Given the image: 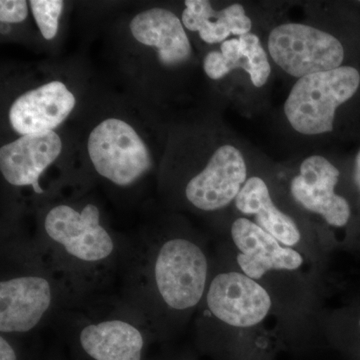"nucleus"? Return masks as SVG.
Listing matches in <instances>:
<instances>
[{
	"instance_id": "obj_11",
	"label": "nucleus",
	"mask_w": 360,
	"mask_h": 360,
	"mask_svg": "<svg viewBox=\"0 0 360 360\" xmlns=\"http://www.w3.org/2000/svg\"><path fill=\"white\" fill-rule=\"evenodd\" d=\"M87 153L99 176L115 186L139 184L153 167L146 141L127 120L108 117L90 131Z\"/></svg>"
},
{
	"instance_id": "obj_6",
	"label": "nucleus",
	"mask_w": 360,
	"mask_h": 360,
	"mask_svg": "<svg viewBox=\"0 0 360 360\" xmlns=\"http://www.w3.org/2000/svg\"><path fill=\"white\" fill-rule=\"evenodd\" d=\"M201 307L225 331L215 347L222 359H274L277 345L265 335L264 326L283 309L262 284L229 265L212 272Z\"/></svg>"
},
{
	"instance_id": "obj_1",
	"label": "nucleus",
	"mask_w": 360,
	"mask_h": 360,
	"mask_svg": "<svg viewBox=\"0 0 360 360\" xmlns=\"http://www.w3.org/2000/svg\"><path fill=\"white\" fill-rule=\"evenodd\" d=\"M213 272L203 241L170 231L146 245L132 276V295L146 324L179 328L202 304Z\"/></svg>"
},
{
	"instance_id": "obj_7",
	"label": "nucleus",
	"mask_w": 360,
	"mask_h": 360,
	"mask_svg": "<svg viewBox=\"0 0 360 360\" xmlns=\"http://www.w3.org/2000/svg\"><path fill=\"white\" fill-rule=\"evenodd\" d=\"M231 266L265 286L281 307L290 298L302 300V291L312 288L310 270L317 264L245 217L232 214L227 227Z\"/></svg>"
},
{
	"instance_id": "obj_2",
	"label": "nucleus",
	"mask_w": 360,
	"mask_h": 360,
	"mask_svg": "<svg viewBox=\"0 0 360 360\" xmlns=\"http://www.w3.org/2000/svg\"><path fill=\"white\" fill-rule=\"evenodd\" d=\"M266 158L224 125L210 123L189 130L177 160V200L200 214L233 213L241 189Z\"/></svg>"
},
{
	"instance_id": "obj_5",
	"label": "nucleus",
	"mask_w": 360,
	"mask_h": 360,
	"mask_svg": "<svg viewBox=\"0 0 360 360\" xmlns=\"http://www.w3.org/2000/svg\"><path fill=\"white\" fill-rule=\"evenodd\" d=\"M281 123L307 144L360 142V59L295 80L281 106Z\"/></svg>"
},
{
	"instance_id": "obj_4",
	"label": "nucleus",
	"mask_w": 360,
	"mask_h": 360,
	"mask_svg": "<svg viewBox=\"0 0 360 360\" xmlns=\"http://www.w3.org/2000/svg\"><path fill=\"white\" fill-rule=\"evenodd\" d=\"M328 16L311 11L310 20L281 18L267 32L270 60L292 79L335 70L360 59V6L356 1L328 4Z\"/></svg>"
},
{
	"instance_id": "obj_10",
	"label": "nucleus",
	"mask_w": 360,
	"mask_h": 360,
	"mask_svg": "<svg viewBox=\"0 0 360 360\" xmlns=\"http://www.w3.org/2000/svg\"><path fill=\"white\" fill-rule=\"evenodd\" d=\"M202 70L212 82L231 84L229 94L245 113H250L264 104L276 68L260 35L250 33L206 52Z\"/></svg>"
},
{
	"instance_id": "obj_18",
	"label": "nucleus",
	"mask_w": 360,
	"mask_h": 360,
	"mask_svg": "<svg viewBox=\"0 0 360 360\" xmlns=\"http://www.w3.org/2000/svg\"><path fill=\"white\" fill-rule=\"evenodd\" d=\"M328 342L347 360H360V300L341 307L328 322Z\"/></svg>"
},
{
	"instance_id": "obj_3",
	"label": "nucleus",
	"mask_w": 360,
	"mask_h": 360,
	"mask_svg": "<svg viewBox=\"0 0 360 360\" xmlns=\"http://www.w3.org/2000/svg\"><path fill=\"white\" fill-rule=\"evenodd\" d=\"M277 182L326 252L360 248V210L348 174V156L311 153L276 165Z\"/></svg>"
},
{
	"instance_id": "obj_17",
	"label": "nucleus",
	"mask_w": 360,
	"mask_h": 360,
	"mask_svg": "<svg viewBox=\"0 0 360 360\" xmlns=\"http://www.w3.org/2000/svg\"><path fill=\"white\" fill-rule=\"evenodd\" d=\"M130 32L139 44L155 49L161 65L186 68L193 59V49L181 18L161 7L139 13L130 21Z\"/></svg>"
},
{
	"instance_id": "obj_19",
	"label": "nucleus",
	"mask_w": 360,
	"mask_h": 360,
	"mask_svg": "<svg viewBox=\"0 0 360 360\" xmlns=\"http://www.w3.org/2000/svg\"><path fill=\"white\" fill-rule=\"evenodd\" d=\"M28 4L42 37L46 40L53 39L58 32L59 18L65 2L61 0H30Z\"/></svg>"
},
{
	"instance_id": "obj_13",
	"label": "nucleus",
	"mask_w": 360,
	"mask_h": 360,
	"mask_svg": "<svg viewBox=\"0 0 360 360\" xmlns=\"http://www.w3.org/2000/svg\"><path fill=\"white\" fill-rule=\"evenodd\" d=\"M56 300V285L44 272L4 277L0 281V333H30L44 321Z\"/></svg>"
},
{
	"instance_id": "obj_12",
	"label": "nucleus",
	"mask_w": 360,
	"mask_h": 360,
	"mask_svg": "<svg viewBox=\"0 0 360 360\" xmlns=\"http://www.w3.org/2000/svg\"><path fill=\"white\" fill-rule=\"evenodd\" d=\"M281 13L274 4L231 2L217 9L208 0H186L180 18L187 32L196 33L202 44L214 49L231 37L258 33L259 26L269 30Z\"/></svg>"
},
{
	"instance_id": "obj_22",
	"label": "nucleus",
	"mask_w": 360,
	"mask_h": 360,
	"mask_svg": "<svg viewBox=\"0 0 360 360\" xmlns=\"http://www.w3.org/2000/svg\"><path fill=\"white\" fill-rule=\"evenodd\" d=\"M0 360H18L15 349L11 342L7 340L6 336H0Z\"/></svg>"
},
{
	"instance_id": "obj_15",
	"label": "nucleus",
	"mask_w": 360,
	"mask_h": 360,
	"mask_svg": "<svg viewBox=\"0 0 360 360\" xmlns=\"http://www.w3.org/2000/svg\"><path fill=\"white\" fill-rule=\"evenodd\" d=\"M61 151L63 141L56 132L22 135L0 148V172L11 186L44 194L40 179Z\"/></svg>"
},
{
	"instance_id": "obj_23",
	"label": "nucleus",
	"mask_w": 360,
	"mask_h": 360,
	"mask_svg": "<svg viewBox=\"0 0 360 360\" xmlns=\"http://www.w3.org/2000/svg\"><path fill=\"white\" fill-rule=\"evenodd\" d=\"M357 2V4H359V6H360V1H356Z\"/></svg>"
},
{
	"instance_id": "obj_9",
	"label": "nucleus",
	"mask_w": 360,
	"mask_h": 360,
	"mask_svg": "<svg viewBox=\"0 0 360 360\" xmlns=\"http://www.w3.org/2000/svg\"><path fill=\"white\" fill-rule=\"evenodd\" d=\"M232 214L245 217L319 264L326 251L316 234L290 203L277 182L276 163L266 158L250 175L234 201Z\"/></svg>"
},
{
	"instance_id": "obj_14",
	"label": "nucleus",
	"mask_w": 360,
	"mask_h": 360,
	"mask_svg": "<svg viewBox=\"0 0 360 360\" xmlns=\"http://www.w3.org/2000/svg\"><path fill=\"white\" fill-rule=\"evenodd\" d=\"M142 317L111 314L85 321L78 329L77 345L87 360H142L146 347Z\"/></svg>"
},
{
	"instance_id": "obj_8",
	"label": "nucleus",
	"mask_w": 360,
	"mask_h": 360,
	"mask_svg": "<svg viewBox=\"0 0 360 360\" xmlns=\"http://www.w3.org/2000/svg\"><path fill=\"white\" fill-rule=\"evenodd\" d=\"M42 240L54 264L71 274L101 269L117 253V243L92 202L58 203L49 208L42 220Z\"/></svg>"
},
{
	"instance_id": "obj_21",
	"label": "nucleus",
	"mask_w": 360,
	"mask_h": 360,
	"mask_svg": "<svg viewBox=\"0 0 360 360\" xmlns=\"http://www.w3.org/2000/svg\"><path fill=\"white\" fill-rule=\"evenodd\" d=\"M348 174L360 210V142L354 155L348 156Z\"/></svg>"
},
{
	"instance_id": "obj_20",
	"label": "nucleus",
	"mask_w": 360,
	"mask_h": 360,
	"mask_svg": "<svg viewBox=\"0 0 360 360\" xmlns=\"http://www.w3.org/2000/svg\"><path fill=\"white\" fill-rule=\"evenodd\" d=\"M28 6L25 0H1L0 21L7 25L23 22L28 16Z\"/></svg>"
},
{
	"instance_id": "obj_16",
	"label": "nucleus",
	"mask_w": 360,
	"mask_h": 360,
	"mask_svg": "<svg viewBox=\"0 0 360 360\" xmlns=\"http://www.w3.org/2000/svg\"><path fill=\"white\" fill-rule=\"evenodd\" d=\"M77 98L63 82L52 80L27 90L9 108L11 129L22 135L54 131L75 110Z\"/></svg>"
}]
</instances>
